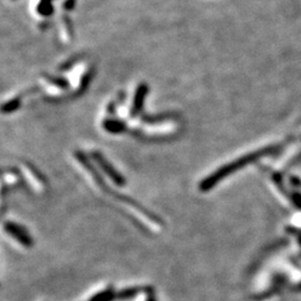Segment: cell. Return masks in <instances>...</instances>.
Returning a JSON list of instances; mask_svg holds the SVG:
<instances>
[{
	"mask_svg": "<svg viewBox=\"0 0 301 301\" xmlns=\"http://www.w3.org/2000/svg\"><path fill=\"white\" fill-rule=\"evenodd\" d=\"M91 156H93L95 162L99 165V168L105 172L106 175L110 177L116 185L123 186L125 184L126 182L125 178L121 175V173L117 171V170L113 168V165L104 158L102 153H99V152H94V153L91 154Z\"/></svg>",
	"mask_w": 301,
	"mask_h": 301,
	"instance_id": "obj_1",
	"label": "cell"
},
{
	"mask_svg": "<svg viewBox=\"0 0 301 301\" xmlns=\"http://www.w3.org/2000/svg\"><path fill=\"white\" fill-rule=\"evenodd\" d=\"M3 226H5L6 232L8 234H10L16 241H18L21 244V246H24L25 248L33 247L34 244L33 239L30 237L28 231L26 230L24 226L17 224L15 222H6Z\"/></svg>",
	"mask_w": 301,
	"mask_h": 301,
	"instance_id": "obj_2",
	"label": "cell"
},
{
	"mask_svg": "<svg viewBox=\"0 0 301 301\" xmlns=\"http://www.w3.org/2000/svg\"><path fill=\"white\" fill-rule=\"evenodd\" d=\"M147 93H148L147 85L146 84H139V86L137 87V89H136V91H135V95H134L132 112H130L132 116H136L138 113L142 111Z\"/></svg>",
	"mask_w": 301,
	"mask_h": 301,
	"instance_id": "obj_3",
	"label": "cell"
},
{
	"mask_svg": "<svg viewBox=\"0 0 301 301\" xmlns=\"http://www.w3.org/2000/svg\"><path fill=\"white\" fill-rule=\"evenodd\" d=\"M103 128L106 130V132L111 133V134H121V133L125 132L126 125L124 122H122L120 120L108 119V120L104 121Z\"/></svg>",
	"mask_w": 301,
	"mask_h": 301,
	"instance_id": "obj_4",
	"label": "cell"
},
{
	"mask_svg": "<svg viewBox=\"0 0 301 301\" xmlns=\"http://www.w3.org/2000/svg\"><path fill=\"white\" fill-rule=\"evenodd\" d=\"M19 106H20V99L19 98H14V99L9 100V102L3 104L2 112L3 113H11V112L16 111Z\"/></svg>",
	"mask_w": 301,
	"mask_h": 301,
	"instance_id": "obj_5",
	"label": "cell"
},
{
	"mask_svg": "<svg viewBox=\"0 0 301 301\" xmlns=\"http://www.w3.org/2000/svg\"><path fill=\"white\" fill-rule=\"evenodd\" d=\"M146 301H155V298H154L153 296H152V297H148Z\"/></svg>",
	"mask_w": 301,
	"mask_h": 301,
	"instance_id": "obj_6",
	"label": "cell"
}]
</instances>
